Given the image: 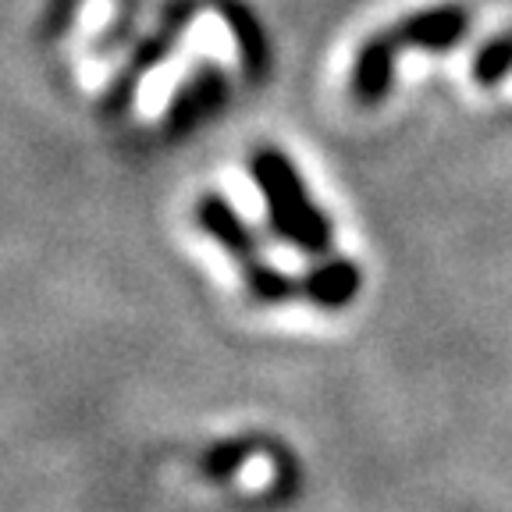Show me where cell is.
Masks as SVG:
<instances>
[{"mask_svg": "<svg viewBox=\"0 0 512 512\" xmlns=\"http://www.w3.org/2000/svg\"><path fill=\"white\" fill-rule=\"evenodd\" d=\"M249 175L256 189L264 192L267 217H271V232L296 246L299 253L320 256L331 249V224L320 214L317 203L310 200L296 164L281 150H256L249 160Z\"/></svg>", "mask_w": 512, "mask_h": 512, "instance_id": "cell-1", "label": "cell"}, {"mask_svg": "<svg viewBox=\"0 0 512 512\" xmlns=\"http://www.w3.org/2000/svg\"><path fill=\"white\" fill-rule=\"evenodd\" d=\"M228 96V75L221 72V64H200L192 68L182 82H178L175 96H171L168 111H164V132L168 136H189L192 128L200 125L207 114H214Z\"/></svg>", "mask_w": 512, "mask_h": 512, "instance_id": "cell-2", "label": "cell"}, {"mask_svg": "<svg viewBox=\"0 0 512 512\" xmlns=\"http://www.w3.org/2000/svg\"><path fill=\"white\" fill-rule=\"evenodd\" d=\"M384 36L399 50H448L466 36V11L456 8V4H438V8L416 11V15L388 25Z\"/></svg>", "mask_w": 512, "mask_h": 512, "instance_id": "cell-3", "label": "cell"}, {"mask_svg": "<svg viewBox=\"0 0 512 512\" xmlns=\"http://www.w3.org/2000/svg\"><path fill=\"white\" fill-rule=\"evenodd\" d=\"M196 224H200V232H207L224 253L232 256L235 264H246V260L260 256V246H256L249 224L242 221L239 210L224 200V196H217V192H207V196L196 203Z\"/></svg>", "mask_w": 512, "mask_h": 512, "instance_id": "cell-4", "label": "cell"}, {"mask_svg": "<svg viewBox=\"0 0 512 512\" xmlns=\"http://www.w3.org/2000/svg\"><path fill=\"white\" fill-rule=\"evenodd\" d=\"M185 15H189V8H178L175 11V18H171L164 29L153 36V40H146L143 47H139V54L128 61V68L125 72L114 79V86H111V96H107V111L111 114H118V111H125L128 104H132V96H136V89H139V79L143 75H150L153 68H157L164 57H168V50L178 43V36H182V25H185Z\"/></svg>", "mask_w": 512, "mask_h": 512, "instance_id": "cell-5", "label": "cell"}, {"mask_svg": "<svg viewBox=\"0 0 512 512\" xmlns=\"http://www.w3.org/2000/svg\"><path fill=\"white\" fill-rule=\"evenodd\" d=\"M395 57H399V47L384 32L381 36H370L360 47L356 64H352V96L360 104H381L384 96H388L395 79Z\"/></svg>", "mask_w": 512, "mask_h": 512, "instance_id": "cell-6", "label": "cell"}, {"mask_svg": "<svg viewBox=\"0 0 512 512\" xmlns=\"http://www.w3.org/2000/svg\"><path fill=\"white\" fill-rule=\"evenodd\" d=\"M303 288L310 303L324 306V310H338V306L352 303V296L360 292V267L345 260V256H331L320 260L313 271L303 274Z\"/></svg>", "mask_w": 512, "mask_h": 512, "instance_id": "cell-7", "label": "cell"}, {"mask_svg": "<svg viewBox=\"0 0 512 512\" xmlns=\"http://www.w3.org/2000/svg\"><path fill=\"white\" fill-rule=\"evenodd\" d=\"M239 267H242V278H246L249 296L260 299V303H288V299L306 296L303 278L278 271V267L267 264L264 256H253V260H246V264H239Z\"/></svg>", "mask_w": 512, "mask_h": 512, "instance_id": "cell-8", "label": "cell"}, {"mask_svg": "<svg viewBox=\"0 0 512 512\" xmlns=\"http://www.w3.org/2000/svg\"><path fill=\"white\" fill-rule=\"evenodd\" d=\"M512 72V32H502L495 40H488L473 57V79L477 86H495Z\"/></svg>", "mask_w": 512, "mask_h": 512, "instance_id": "cell-9", "label": "cell"}, {"mask_svg": "<svg viewBox=\"0 0 512 512\" xmlns=\"http://www.w3.org/2000/svg\"><path fill=\"white\" fill-rule=\"evenodd\" d=\"M224 18L232 22L235 29V40H239V50L242 57H246V68L249 72H256L260 68V61H264V40H260V25L253 22V15L242 8H235V4H221Z\"/></svg>", "mask_w": 512, "mask_h": 512, "instance_id": "cell-10", "label": "cell"}, {"mask_svg": "<svg viewBox=\"0 0 512 512\" xmlns=\"http://www.w3.org/2000/svg\"><path fill=\"white\" fill-rule=\"evenodd\" d=\"M249 452H253V448H249L246 441H228V445H217L214 452L203 459V473H207V477H228V473H235L242 463H246Z\"/></svg>", "mask_w": 512, "mask_h": 512, "instance_id": "cell-11", "label": "cell"}]
</instances>
